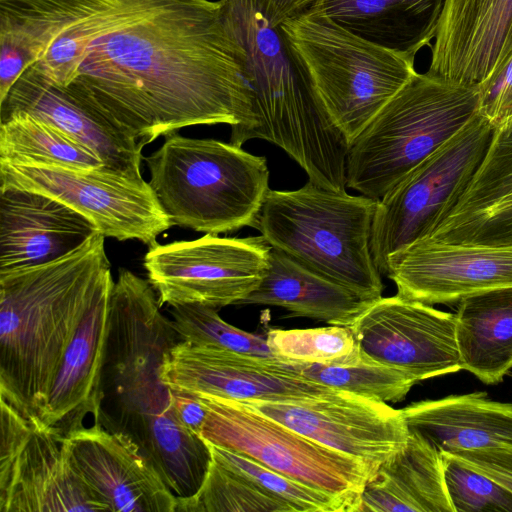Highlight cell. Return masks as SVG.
Wrapping results in <instances>:
<instances>
[{"mask_svg": "<svg viewBox=\"0 0 512 512\" xmlns=\"http://www.w3.org/2000/svg\"><path fill=\"white\" fill-rule=\"evenodd\" d=\"M2 27L53 82L143 146L252 119L243 50L220 0H0Z\"/></svg>", "mask_w": 512, "mask_h": 512, "instance_id": "obj_1", "label": "cell"}, {"mask_svg": "<svg viewBox=\"0 0 512 512\" xmlns=\"http://www.w3.org/2000/svg\"><path fill=\"white\" fill-rule=\"evenodd\" d=\"M160 307L148 280L119 269L109 298L99 420L129 436L173 493L187 498L201 487L211 452L174 417L161 371L166 351L181 338Z\"/></svg>", "mask_w": 512, "mask_h": 512, "instance_id": "obj_2", "label": "cell"}, {"mask_svg": "<svg viewBox=\"0 0 512 512\" xmlns=\"http://www.w3.org/2000/svg\"><path fill=\"white\" fill-rule=\"evenodd\" d=\"M100 232L48 263L0 274V399L42 417L64 353L113 281Z\"/></svg>", "mask_w": 512, "mask_h": 512, "instance_id": "obj_3", "label": "cell"}, {"mask_svg": "<svg viewBox=\"0 0 512 512\" xmlns=\"http://www.w3.org/2000/svg\"><path fill=\"white\" fill-rule=\"evenodd\" d=\"M228 29L243 50L252 91V119L230 143L262 139L283 149L308 175L345 190L349 143L328 114L303 60L280 26L273 27L255 0H220Z\"/></svg>", "mask_w": 512, "mask_h": 512, "instance_id": "obj_4", "label": "cell"}, {"mask_svg": "<svg viewBox=\"0 0 512 512\" xmlns=\"http://www.w3.org/2000/svg\"><path fill=\"white\" fill-rule=\"evenodd\" d=\"M378 200L308 181L269 190L252 225L270 246L368 301L382 297L371 239Z\"/></svg>", "mask_w": 512, "mask_h": 512, "instance_id": "obj_5", "label": "cell"}, {"mask_svg": "<svg viewBox=\"0 0 512 512\" xmlns=\"http://www.w3.org/2000/svg\"><path fill=\"white\" fill-rule=\"evenodd\" d=\"M164 137L144 161L173 226L216 235L252 227L270 190L266 158L230 142Z\"/></svg>", "mask_w": 512, "mask_h": 512, "instance_id": "obj_6", "label": "cell"}, {"mask_svg": "<svg viewBox=\"0 0 512 512\" xmlns=\"http://www.w3.org/2000/svg\"><path fill=\"white\" fill-rule=\"evenodd\" d=\"M477 110V85L416 73L349 145L346 187L380 200Z\"/></svg>", "mask_w": 512, "mask_h": 512, "instance_id": "obj_7", "label": "cell"}, {"mask_svg": "<svg viewBox=\"0 0 512 512\" xmlns=\"http://www.w3.org/2000/svg\"><path fill=\"white\" fill-rule=\"evenodd\" d=\"M280 27L349 145L417 73L414 61L352 34L316 5Z\"/></svg>", "mask_w": 512, "mask_h": 512, "instance_id": "obj_8", "label": "cell"}, {"mask_svg": "<svg viewBox=\"0 0 512 512\" xmlns=\"http://www.w3.org/2000/svg\"><path fill=\"white\" fill-rule=\"evenodd\" d=\"M207 410L200 437L346 502L357 512L372 475L360 459L326 447L242 402L199 394Z\"/></svg>", "mask_w": 512, "mask_h": 512, "instance_id": "obj_9", "label": "cell"}, {"mask_svg": "<svg viewBox=\"0 0 512 512\" xmlns=\"http://www.w3.org/2000/svg\"><path fill=\"white\" fill-rule=\"evenodd\" d=\"M493 131L477 112L378 200L371 247L381 275L392 254L427 236L456 204L482 163Z\"/></svg>", "mask_w": 512, "mask_h": 512, "instance_id": "obj_10", "label": "cell"}, {"mask_svg": "<svg viewBox=\"0 0 512 512\" xmlns=\"http://www.w3.org/2000/svg\"><path fill=\"white\" fill-rule=\"evenodd\" d=\"M270 251L262 235L205 234L195 240L150 246L144 267L161 305L200 304L219 309L241 304L260 285Z\"/></svg>", "mask_w": 512, "mask_h": 512, "instance_id": "obj_11", "label": "cell"}, {"mask_svg": "<svg viewBox=\"0 0 512 512\" xmlns=\"http://www.w3.org/2000/svg\"><path fill=\"white\" fill-rule=\"evenodd\" d=\"M0 401V512H105L74 469L67 436Z\"/></svg>", "mask_w": 512, "mask_h": 512, "instance_id": "obj_12", "label": "cell"}, {"mask_svg": "<svg viewBox=\"0 0 512 512\" xmlns=\"http://www.w3.org/2000/svg\"><path fill=\"white\" fill-rule=\"evenodd\" d=\"M50 196L91 220L105 237L138 240L148 247L173 224L150 184L105 167L67 169L0 161V190Z\"/></svg>", "mask_w": 512, "mask_h": 512, "instance_id": "obj_13", "label": "cell"}, {"mask_svg": "<svg viewBox=\"0 0 512 512\" xmlns=\"http://www.w3.org/2000/svg\"><path fill=\"white\" fill-rule=\"evenodd\" d=\"M240 402L326 447L362 460L373 473L408 441L401 410L342 390L332 397L305 401Z\"/></svg>", "mask_w": 512, "mask_h": 512, "instance_id": "obj_14", "label": "cell"}, {"mask_svg": "<svg viewBox=\"0 0 512 512\" xmlns=\"http://www.w3.org/2000/svg\"><path fill=\"white\" fill-rule=\"evenodd\" d=\"M349 327L363 353L417 382L462 370L455 313L396 294L373 301Z\"/></svg>", "mask_w": 512, "mask_h": 512, "instance_id": "obj_15", "label": "cell"}, {"mask_svg": "<svg viewBox=\"0 0 512 512\" xmlns=\"http://www.w3.org/2000/svg\"><path fill=\"white\" fill-rule=\"evenodd\" d=\"M386 277L403 298L428 305L512 287V245L450 243L424 236L392 254Z\"/></svg>", "mask_w": 512, "mask_h": 512, "instance_id": "obj_16", "label": "cell"}, {"mask_svg": "<svg viewBox=\"0 0 512 512\" xmlns=\"http://www.w3.org/2000/svg\"><path fill=\"white\" fill-rule=\"evenodd\" d=\"M162 379L170 389L238 401H305L340 390L285 369L282 360H263L178 340L165 353Z\"/></svg>", "mask_w": 512, "mask_h": 512, "instance_id": "obj_17", "label": "cell"}, {"mask_svg": "<svg viewBox=\"0 0 512 512\" xmlns=\"http://www.w3.org/2000/svg\"><path fill=\"white\" fill-rule=\"evenodd\" d=\"M66 436L74 469L105 512H176L177 496L129 436L100 423Z\"/></svg>", "mask_w": 512, "mask_h": 512, "instance_id": "obj_18", "label": "cell"}, {"mask_svg": "<svg viewBox=\"0 0 512 512\" xmlns=\"http://www.w3.org/2000/svg\"><path fill=\"white\" fill-rule=\"evenodd\" d=\"M24 112L85 145L105 168L142 179L143 145L115 122L53 82L34 63L0 100V117Z\"/></svg>", "mask_w": 512, "mask_h": 512, "instance_id": "obj_19", "label": "cell"}, {"mask_svg": "<svg viewBox=\"0 0 512 512\" xmlns=\"http://www.w3.org/2000/svg\"><path fill=\"white\" fill-rule=\"evenodd\" d=\"M512 52V0H446L427 73L476 86Z\"/></svg>", "mask_w": 512, "mask_h": 512, "instance_id": "obj_20", "label": "cell"}, {"mask_svg": "<svg viewBox=\"0 0 512 512\" xmlns=\"http://www.w3.org/2000/svg\"><path fill=\"white\" fill-rule=\"evenodd\" d=\"M97 232L91 220L50 196L0 190V274L61 258Z\"/></svg>", "mask_w": 512, "mask_h": 512, "instance_id": "obj_21", "label": "cell"}, {"mask_svg": "<svg viewBox=\"0 0 512 512\" xmlns=\"http://www.w3.org/2000/svg\"><path fill=\"white\" fill-rule=\"evenodd\" d=\"M427 236L450 243L512 245V121L494 129L468 187Z\"/></svg>", "mask_w": 512, "mask_h": 512, "instance_id": "obj_22", "label": "cell"}, {"mask_svg": "<svg viewBox=\"0 0 512 512\" xmlns=\"http://www.w3.org/2000/svg\"><path fill=\"white\" fill-rule=\"evenodd\" d=\"M114 280L98 294L70 341L49 393L42 421L64 435L83 427L87 415L99 423L101 377Z\"/></svg>", "mask_w": 512, "mask_h": 512, "instance_id": "obj_23", "label": "cell"}, {"mask_svg": "<svg viewBox=\"0 0 512 512\" xmlns=\"http://www.w3.org/2000/svg\"><path fill=\"white\" fill-rule=\"evenodd\" d=\"M401 411L409 431L440 452L512 448V403L484 392L422 400Z\"/></svg>", "mask_w": 512, "mask_h": 512, "instance_id": "obj_24", "label": "cell"}, {"mask_svg": "<svg viewBox=\"0 0 512 512\" xmlns=\"http://www.w3.org/2000/svg\"><path fill=\"white\" fill-rule=\"evenodd\" d=\"M454 512L442 454L409 431L407 444L367 480L357 512Z\"/></svg>", "mask_w": 512, "mask_h": 512, "instance_id": "obj_25", "label": "cell"}, {"mask_svg": "<svg viewBox=\"0 0 512 512\" xmlns=\"http://www.w3.org/2000/svg\"><path fill=\"white\" fill-rule=\"evenodd\" d=\"M446 0H320L316 7L352 34L414 61L436 37Z\"/></svg>", "mask_w": 512, "mask_h": 512, "instance_id": "obj_26", "label": "cell"}, {"mask_svg": "<svg viewBox=\"0 0 512 512\" xmlns=\"http://www.w3.org/2000/svg\"><path fill=\"white\" fill-rule=\"evenodd\" d=\"M372 302L271 247L263 280L241 305L277 306L291 316L349 326Z\"/></svg>", "mask_w": 512, "mask_h": 512, "instance_id": "obj_27", "label": "cell"}, {"mask_svg": "<svg viewBox=\"0 0 512 512\" xmlns=\"http://www.w3.org/2000/svg\"><path fill=\"white\" fill-rule=\"evenodd\" d=\"M455 315L462 370L485 384L501 382L512 369V287L466 297Z\"/></svg>", "mask_w": 512, "mask_h": 512, "instance_id": "obj_28", "label": "cell"}, {"mask_svg": "<svg viewBox=\"0 0 512 512\" xmlns=\"http://www.w3.org/2000/svg\"><path fill=\"white\" fill-rule=\"evenodd\" d=\"M0 161L67 169L105 167L85 145L24 112L0 117Z\"/></svg>", "mask_w": 512, "mask_h": 512, "instance_id": "obj_29", "label": "cell"}, {"mask_svg": "<svg viewBox=\"0 0 512 512\" xmlns=\"http://www.w3.org/2000/svg\"><path fill=\"white\" fill-rule=\"evenodd\" d=\"M283 365L305 379L385 403L403 400L417 382L407 372L381 363L362 351L360 358L352 364L283 361Z\"/></svg>", "mask_w": 512, "mask_h": 512, "instance_id": "obj_30", "label": "cell"}, {"mask_svg": "<svg viewBox=\"0 0 512 512\" xmlns=\"http://www.w3.org/2000/svg\"><path fill=\"white\" fill-rule=\"evenodd\" d=\"M176 512H294L246 476L211 457L199 490L177 497Z\"/></svg>", "mask_w": 512, "mask_h": 512, "instance_id": "obj_31", "label": "cell"}, {"mask_svg": "<svg viewBox=\"0 0 512 512\" xmlns=\"http://www.w3.org/2000/svg\"><path fill=\"white\" fill-rule=\"evenodd\" d=\"M172 324L182 340L263 360H280L270 351L266 336L230 325L217 309L200 304L171 306Z\"/></svg>", "mask_w": 512, "mask_h": 512, "instance_id": "obj_32", "label": "cell"}, {"mask_svg": "<svg viewBox=\"0 0 512 512\" xmlns=\"http://www.w3.org/2000/svg\"><path fill=\"white\" fill-rule=\"evenodd\" d=\"M266 340L272 354L286 362L352 364L361 356L349 326L271 329Z\"/></svg>", "mask_w": 512, "mask_h": 512, "instance_id": "obj_33", "label": "cell"}, {"mask_svg": "<svg viewBox=\"0 0 512 512\" xmlns=\"http://www.w3.org/2000/svg\"><path fill=\"white\" fill-rule=\"evenodd\" d=\"M207 444L213 459L246 476L294 512H351L349 505L339 498L291 479L245 455L210 442Z\"/></svg>", "mask_w": 512, "mask_h": 512, "instance_id": "obj_34", "label": "cell"}, {"mask_svg": "<svg viewBox=\"0 0 512 512\" xmlns=\"http://www.w3.org/2000/svg\"><path fill=\"white\" fill-rule=\"evenodd\" d=\"M444 479L454 512H512V492L468 467L453 453L441 452Z\"/></svg>", "mask_w": 512, "mask_h": 512, "instance_id": "obj_35", "label": "cell"}, {"mask_svg": "<svg viewBox=\"0 0 512 512\" xmlns=\"http://www.w3.org/2000/svg\"><path fill=\"white\" fill-rule=\"evenodd\" d=\"M478 114L493 128L512 121V52L477 85Z\"/></svg>", "mask_w": 512, "mask_h": 512, "instance_id": "obj_36", "label": "cell"}, {"mask_svg": "<svg viewBox=\"0 0 512 512\" xmlns=\"http://www.w3.org/2000/svg\"><path fill=\"white\" fill-rule=\"evenodd\" d=\"M468 467L488 476L512 492V448H492L453 453Z\"/></svg>", "mask_w": 512, "mask_h": 512, "instance_id": "obj_37", "label": "cell"}, {"mask_svg": "<svg viewBox=\"0 0 512 512\" xmlns=\"http://www.w3.org/2000/svg\"><path fill=\"white\" fill-rule=\"evenodd\" d=\"M171 407L177 422L200 436L207 410L198 396L171 389Z\"/></svg>", "mask_w": 512, "mask_h": 512, "instance_id": "obj_38", "label": "cell"}, {"mask_svg": "<svg viewBox=\"0 0 512 512\" xmlns=\"http://www.w3.org/2000/svg\"><path fill=\"white\" fill-rule=\"evenodd\" d=\"M320 0H255L264 18L273 27L303 14Z\"/></svg>", "mask_w": 512, "mask_h": 512, "instance_id": "obj_39", "label": "cell"}, {"mask_svg": "<svg viewBox=\"0 0 512 512\" xmlns=\"http://www.w3.org/2000/svg\"><path fill=\"white\" fill-rule=\"evenodd\" d=\"M0 41H2V40H0ZM4 42H6V41H4ZM7 43H8V42H7ZM9 44H10V43H9ZM11 45H12V44H11ZM13 46H14V45H13ZM15 47H16V46H15ZM17 48H18V47H17ZM20 50H21V49H20ZM21 51H22V50H21ZM22 52H23V51H22ZM23 53H24V52H23ZM24 54H25V53H24ZM25 55H26V54H25ZM26 56H27V55H26ZM27 57H28V56H27ZM28 58H29V57H28ZM31 62H32V61H31ZM32 63H33V62H32Z\"/></svg>", "mask_w": 512, "mask_h": 512, "instance_id": "obj_40", "label": "cell"}]
</instances>
